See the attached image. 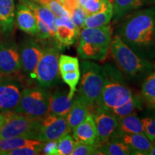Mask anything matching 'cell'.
I'll list each match as a JSON object with an SVG mask.
<instances>
[{
  "label": "cell",
  "mask_w": 155,
  "mask_h": 155,
  "mask_svg": "<svg viewBox=\"0 0 155 155\" xmlns=\"http://www.w3.org/2000/svg\"><path fill=\"white\" fill-rule=\"evenodd\" d=\"M112 17H113V5L105 10L87 16L85 19L83 28H98V27L106 25L111 21Z\"/></svg>",
  "instance_id": "27"
},
{
  "label": "cell",
  "mask_w": 155,
  "mask_h": 155,
  "mask_svg": "<svg viewBox=\"0 0 155 155\" xmlns=\"http://www.w3.org/2000/svg\"><path fill=\"white\" fill-rule=\"evenodd\" d=\"M58 141H49L44 143L42 152L44 154L58 155Z\"/></svg>",
  "instance_id": "36"
},
{
  "label": "cell",
  "mask_w": 155,
  "mask_h": 155,
  "mask_svg": "<svg viewBox=\"0 0 155 155\" xmlns=\"http://www.w3.org/2000/svg\"><path fill=\"white\" fill-rule=\"evenodd\" d=\"M88 114V105L78 95L73 99L72 106L66 116L68 124L71 131H73L75 127L82 123L86 119Z\"/></svg>",
  "instance_id": "21"
},
{
  "label": "cell",
  "mask_w": 155,
  "mask_h": 155,
  "mask_svg": "<svg viewBox=\"0 0 155 155\" xmlns=\"http://www.w3.org/2000/svg\"><path fill=\"white\" fill-rule=\"evenodd\" d=\"M59 72L62 79L68 86L69 96L73 98L76 86L80 81L81 70L79 61L76 57L61 55L59 57Z\"/></svg>",
  "instance_id": "14"
},
{
  "label": "cell",
  "mask_w": 155,
  "mask_h": 155,
  "mask_svg": "<svg viewBox=\"0 0 155 155\" xmlns=\"http://www.w3.org/2000/svg\"><path fill=\"white\" fill-rule=\"evenodd\" d=\"M141 108H142V102L141 98L138 96H134L125 104L120 107L114 108L110 112L113 114L117 119H121L129 114L136 113L138 110H141Z\"/></svg>",
  "instance_id": "29"
},
{
  "label": "cell",
  "mask_w": 155,
  "mask_h": 155,
  "mask_svg": "<svg viewBox=\"0 0 155 155\" xmlns=\"http://www.w3.org/2000/svg\"><path fill=\"white\" fill-rule=\"evenodd\" d=\"M0 75V112H13L22 96L23 85L17 78Z\"/></svg>",
  "instance_id": "9"
},
{
  "label": "cell",
  "mask_w": 155,
  "mask_h": 155,
  "mask_svg": "<svg viewBox=\"0 0 155 155\" xmlns=\"http://www.w3.org/2000/svg\"><path fill=\"white\" fill-rule=\"evenodd\" d=\"M86 0H78V2H79V5L81 6V7H82L83 4H84L85 2H86Z\"/></svg>",
  "instance_id": "40"
},
{
  "label": "cell",
  "mask_w": 155,
  "mask_h": 155,
  "mask_svg": "<svg viewBox=\"0 0 155 155\" xmlns=\"http://www.w3.org/2000/svg\"><path fill=\"white\" fill-rule=\"evenodd\" d=\"M153 144H154L155 145V139H154V140L153 141Z\"/></svg>",
  "instance_id": "42"
},
{
  "label": "cell",
  "mask_w": 155,
  "mask_h": 155,
  "mask_svg": "<svg viewBox=\"0 0 155 155\" xmlns=\"http://www.w3.org/2000/svg\"><path fill=\"white\" fill-rule=\"evenodd\" d=\"M91 112L96 124L100 145L113 138L117 132L119 120L113 114L100 106H92Z\"/></svg>",
  "instance_id": "12"
},
{
  "label": "cell",
  "mask_w": 155,
  "mask_h": 155,
  "mask_svg": "<svg viewBox=\"0 0 155 155\" xmlns=\"http://www.w3.org/2000/svg\"><path fill=\"white\" fill-rule=\"evenodd\" d=\"M4 114L6 116V121L0 128V139L15 137L37 139L40 120L15 112Z\"/></svg>",
  "instance_id": "8"
},
{
  "label": "cell",
  "mask_w": 155,
  "mask_h": 155,
  "mask_svg": "<svg viewBox=\"0 0 155 155\" xmlns=\"http://www.w3.org/2000/svg\"><path fill=\"white\" fill-rule=\"evenodd\" d=\"M111 5L112 4L109 0H86L82 7L88 16L105 10Z\"/></svg>",
  "instance_id": "30"
},
{
  "label": "cell",
  "mask_w": 155,
  "mask_h": 155,
  "mask_svg": "<svg viewBox=\"0 0 155 155\" xmlns=\"http://www.w3.org/2000/svg\"><path fill=\"white\" fill-rule=\"evenodd\" d=\"M118 120L119 124L116 135L123 134H144L141 119H139L136 113L129 114Z\"/></svg>",
  "instance_id": "23"
},
{
  "label": "cell",
  "mask_w": 155,
  "mask_h": 155,
  "mask_svg": "<svg viewBox=\"0 0 155 155\" xmlns=\"http://www.w3.org/2000/svg\"><path fill=\"white\" fill-rule=\"evenodd\" d=\"M106 82L101 95L96 104L104 109L111 111L120 107L134 96L128 86L120 70L112 64L104 65Z\"/></svg>",
  "instance_id": "3"
},
{
  "label": "cell",
  "mask_w": 155,
  "mask_h": 155,
  "mask_svg": "<svg viewBox=\"0 0 155 155\" xmlns=\"http://www.w3.org/2000/svg\"><path fill=\"white\" fill-rule=\"evenodd\" d=\"M22 68L19 48L13 42H0V75H12Z\"/></svg>",
  "instance_id": "13"
},
{
  "label": "cell",
  "mask_w": 155,
  "mask_h": 155,
  "mask_svg": "<svg viewBox=\"0 0 155 155\" xmlns=\"http://www.w3.org/2000/svg\"><path fill=\"white\" fill-rule=\"evenodd\" d=\"M149 155H155V145H153V147L151 149L150 152H149Z\"/></svg>",
  "instance_id": "39"
},
{
  "label": "cell",
  "mask_w": 155,
  "mask_h": 155,
  "mask_svg": "<svg viewBox=\"0 0 155 155\" xmlns=\"http://www.w3.org/2000/svg\"><path fill=\"white\" fill-rule=\"evenodd\" d=\"M144 4L148 5L155 6V0H144Z\"/></svg>",
  "instance_id": "38"
},
{
  "label": "cell",
  "mask_w": 155,
  "mask_h": 155,
  "mask_svg": "<svg viewBox=\"0 0 155 155\" xmlns=\"http://www.w3.org/2000/svg\"><path fill=\"white\" fill-rule=\"evenodd\" d=\"M14 0H0V28L5 33L12 30L15 22Z\"/></svg>",
  "instance_id": "22"
},
{
  "label": "cell",
  "mask_w": 155,
  "mask_h": 155,
  "mask_svg": "<svg viewBox=\"0 0 155 155\" xmlns=\"http://www.w3.org/2000/svg\"><path fill=\"white\" fill-rule=\"evenodd\" d=\"M114 137H118L130 147L132 154L149 155V152L154 145L153 141L144 134H123Z\"/></svg>",
  "instance_id": "18"
},
{
  "label": "cell",
  "mask_w": 155,
  "mask_h": 155,
  "mask_svg": "<svg viewBox=\"0 0 155 155\" xmlns=\"http://www.w3.org/2000/svg\"><path fill=\"white\" fill-rule=\"evenodd\" d=\"M104 155H129L132 154L131 149L123 141L114 137L103 143L98 147Z\"/></svg>",
  "instance_id": "25"
},
{
  "label": "cell",
  "mask_w": 155,
  "mask_h": 155,
  "mask_svg": "<svg viewBox=\"0 0 155 155\" xmlns=\"http://www.w3.org/2000/svg\"><path fill=\"white\" fill-rule=\"evenodd\" d=\"M141 96L149 107L155 108V72L145 78L141 86Z\"/></svg>",
  "instance_id": "28"
},
{
  "label": "cell",
  "mask_w": 155,
  "mask_h": 155,
  "mask_svg": "<svg viewBox=\"0 0 155 155\" xmlns=\"http://www.w3.org/2000/svg\"><path fill=\"white\" fill-rule=\"evenodd\" d=\"M110 49L118 68L131 81L142 80L154 68L151 61L134 53L117 35L111 38Z\"/></svg>",
  "instance_id": "2"
},
{
  "label": "cell",
  "mask_w": 155,
  "mask_h": 155,
  "mask_svg": "<svg viewBox=\"0 0 155 155\" xmlns=\"http://www.w3.org/2000/svg\"><path fill=\"white\" fill-rule=\"evenodd\" d=\"M99 147L98 144H87L76 142L71 155H90Z\"/></svg>",
  "instance_id": "35"
},
{
  "label": "cell",
  "mask_w": 155,
  "mask_h": 155,
  "mask_svg": "<svg viewBox=\"0 0 155 155\" xmlns=\"http://www.w3.org/2000/svg\"><path fill=\"white\" fill-rule=\"evenodd\" d=\"M117 35L134 53L152 61L155 58V7L131 14L117 30Z\"/></svg>",
  "instance_id": "1"
},
{
  "label": "cell",
  "mask_w": 155,
  "mask_h": 155,
  "mask_svg": "<svg viewBox=\"0 0 155 155\" xmlns=\"http://www.w3.org/2000/svg\"><path fill=\"white\" fill-rule=\"evenodd\" d=\"M141 121L144 134L153 141L155 139V108H151L149 113H147L146 116H143Z\"/></svg>",
  "instance_id": "31"
},
{
  "label": "cell",
  "mask_w": 155,
  "mask_h": 155,
  "mask_svg": "<svg viewBox=\"0 0 155 155\" xmlns=\"http://www.w3.org/2000/svg\"><path fill=\"white\" fill-rule=\"evenodd\" d=\"M42 55L35 71V78L40 86L50 88L59 81V52L57 42L44 46Z\"/></svg>",
  "instance_id": "7"
},
{
  "label": "cell",
  "mask_w": 155,
  "mask_h": 155,
  "mask_svg": "<svg viewBox=\"0 0 155 155\" xmlns=\"http://www.w3.org/2000/svg\"><path fill=\"white\" fill-rule=\"evenodd\" d=\"M34 1H36V0H34Z\"/></svg>",
  "instance_id": "43"
},
{
  "label": "cell",
  "mask_w": 155,
  "mask_h": 155,
  "mask_svg": "<svg viewBox=\"0 0 155 155\" xmlns=\"http://www.w3.org/2000/svg\"><path fill=\"white\" fill-rule=\"evenodd\" d=\"M26 5L33 12L38 22V32L37 35L42 40H47L55 38V15L42 4L36 3L30 0H23Z\"/></svg>",
  "instance_id": "11"
},
{
  "label": "cell",
  "mask_w": 155,
  "mask_h": 155,
  "mask_svg": "<svg viewBox=\"0 0 155 155\" xmlns=\"http://www.w3.org/2000/svg\"><path fill=\"white\" fill-rule=\"evenodd\" d=\"M80 32L70 17H56L55 38L61 49L74 45L78 40Z\"/></svg>",
  "instance_id": "16"
},
{
  "label": "cell",
  "mask_w": 155,
  "mask_h": 155,
  "mask_svg": "<svg viewBox=\"0 0 155 155\" xmlns=\"http://www.w3.org/2000/svg\"><path fill=\"white\" fill-rule=\"evenodd\" d=\"M73 137L76 142L100 146L98 131L92 114L89 112L86 119L73 131Z\"/></svg>",
  "instance_id": "17"
},
{
  "label": "cell",
  "mask_w": 155,
  "mask_h": 155,
  "mask_svg": "<svg viewBox=\"0 0 155 155\" xmlns=\"http://www.w3.org/2000/svg\"><path fill=\"white\" fill-rule=\"evenodd\" d=\"M45 142L40 144L30 145L14 149V150L5 152L3 155H35L40 154L42 152Z\"/></svg>",
  "instance_id": "33"
},
{
  "label": "cell",
  "mask_w": 155,
  "mask_h": 155,
  "mask_svg": "<svg viewBox=\"0 0 155 155\" xmlns=\"http://www.w3.org/2000/svg\"><path fill=\"white\" fill-rule=\"evenodd\" d=\"M73 98L69 96V91L57 90L50 95L49 114L66 116L72 106Z\"/></svg>",
  "instance_id": "20"
},
{
  "label": "cell",
  "mask_w": 155,
  "mask_h": 155,
  "mask_svg": "<svg viewBox=\"0 0 155 155\" xmlns=\"http://www.w3.org/2000/svg\"><path fill=\"white\" fill-rule=\"evenodd\" d=\"M70 131L71 129L68 124L66 116L48 114L40 120L36 139L42 142L58 141Z\"/></svg>",
  "instance_id": "10"
},
{
  "label": "cell",
  "mask_w": 155,
  "mask_h": 155,
  "mask_svg": "<svg viewBox=\"0 0 155 155\" xmlns=\"http://www.w3.org/2000/svg\"><path fill=\"white\" fill-rule=\"evenodd\" d=\"M16 15L19 28L30 35H37L38 22L33 12L24 3H21L17 5Z\"/></svg>",
  "instance_id": "19"
},
{
  "label": "cell",
  "mask_w": 155,
  "mask_h": 155,
  "mask_svg": "<svg viewBox=\"0 0 155 155\" xmlns=\"http://www.w3.org/2000/svg\"><path fill=\"white\" fill-rule=\"evenodd\" d=\"M59 1H60V2H61V3H62V4H63V3H64V2H65V1H66V0H59Z\"/></svg>",
  "instance_id": "41"
},
{
  "label": "cell",
  "mask_w": 155,
  "mask_h": 155,
  "mask_svg": "<svg viewBox=\"0 0 155 155\" xmlns=\"http://www.w3.org/2000/svg\"><path fill=\"white\" fill-rule=\"evenodd\" d=\"M50 94L42 86L25 88L15 113L41 120L49 114Z\"/></svg>",
  "instance_id": "6"
},
{
  "label": "cell",
  "mask_w": 155,
  "mask_h": 155,
  "mask_svg": "<svg viewBox=\"0 0 155 155\" xmlns=\"http://www.w3.org/2000/svg\"><path fill=\"white\" fill-rule=\"evenodd\" d=\"M77 53L82 60L103 61L108 55L111 40V28L106 25L83 28L79 35Z\"/></svg>",
  "instance_id": "4"
},
{
  "label": "cell",
  "mask_w": 155,
  "mask_h": 155,
  "mask_svg": "<svg viewBox=\"0 0 155 155\" xmlns=\"http://www.w3.org/2000/svg\"><path fill=\"white\" fill-rule=\"evenodd\" d=\"M76 141L73 136L66 134L58 140V155H68L73 152L75 148Z\"/></svg>",
  "instance_id": "32"
},
{
  "label": "cell",
  "mask_w": 155,
  "mask_h": 155,
  "mask_svg": "<svg viewBox=\"0 0 155 155\" xmlns=\"http://www.w3.org/2000/svg\"><path fill=\"white\" fill-rule=\"evenodd\" d=\"M78 96L86 103L88 108L94 106L99 99L106 82L104 67L90 60H83Z\"/></svg>",
  "instance_id": "5"
},
{
  "label": "cell",
  "mask_w": 155,
  "mask_h": 155,
  "mask_svg": "<svg viewBox=\"0 0 155 155\" xmlns=\"http://www.w3.org/2000/svg\"><path fill=\"white\" fill-rule=\"evenodd\" d=\"M43 48L35 40L30 39L23 42L19 48L22 68L30 78H35V71L42 55Z\"/></svg>",
  "instance_id": "15"
},
{
  "label": "cell",
  "mask_w": 155,
  "mask_h": 155,
  "mask_svg": "<svg viewBox=\"0 0 155 155\" xmlns=\"http://www.w3.org/2000/svg\"><path fill=\"white\" fill-rule=\"evenodd\" d=\"M143 5L144 0H115L113 5L112 18L114 21L119 20Z\"/></svg>",
  "instance_id": "24"
},
{
  "label": "cell",
  "mask_w": 155,
  "mask_h": 155,
  "mask_svg": "<svg viewBox=\"0 0 155 155\" xmlns=\"http://www.w3.org/2000/svg\"><path fill=\"white\" fill-rule=\"evenodd\" d=\"M87 15L84 9L81 6H76L70 11V17L72 22L76 25L79 29H83V24Z\"/></svg>",
  "instance_id": "34"
},
{
  "label": "cell",
  "mask_w": 155,
  "mask_h": 155,
  "mask_svg": "<svg viewBox=\"0 0 155 155\" xmlns=\"http://www.w3.org/2000/svg\"><path fill=\"white\" fill-rule=\"evenodd\" d=\"M5 121H6L5 114L4 113H2V112H0V128L2 127L4 124L5 123Z\"/></svg>",
  "instance_id": "37"
},
{
  "label": "cell",
  "mask_w": 155,
  "mask_h": 155,
  "mask_svg": "<svg viewBox=\"0 0 155 155\" xmlns=\"http://www.w3.org/2000/svg\"><path fill=\"white\" fill-rule=\"evenodd\" d=\"M42 143L38 139L27 138L24 137H15L12 138L0 139V154H4L8 151L19 147L37 145Z\"/></svg>",
  "instance_id": "26"
}]
</instances>
